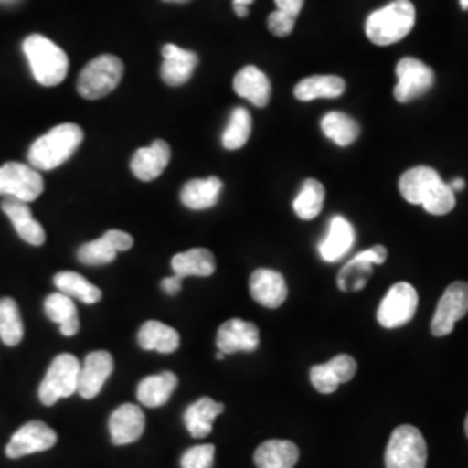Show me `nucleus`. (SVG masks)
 Listing matches in <instances>:
<instances>
[{"instance_id":"nucleus-1","label":"nucleus","mask_w":468,"mask_h":468,"mask_svg":"<svg viewBox=\"0 0 468 468\" xmlns=\"http://www.w3.org/2000/svg\"><path fill=\"white\" fill-rule=\"evenodd\" d=\"M402 198L411 205H421L432 216L450 214L454 205V191L441 176L431 167H415L406 170L399 179Z\"/></svg>"},{"instance_id":"nucleus-2","label":"nucleus","mask_w":468,"mask_h":468,"mask_svg":"<svg viewBox=\"0 0 468 468\" xmlns=\"http://www.w3.org/2000/svg\"><path fill=\"white\" fill-rule=\"evenodd\" d=\"M84 141V131L77 123H61L38 137L28 151L30 165L37 170H54L68 162Z\"/></svg>"},{"instance_id":"nucleus-3","label":"nucleus","mask_w":468,"mask_h":468,"mask_svg":"<svg viewBox=\"0 0 468 468\" xmlns=\"http://www.w3.org/2000/svg\"><path fill=\"white\" fill-rule=\"evenodd\" d=\"M417 11L410 0H394L367 19V37L375 46H392L415 27Z\"/></svg>"},{"instance_id":"nucleus-4","label":"nucleus","mask_w":468,"mask_h":468,"mask_svg":"<svg viewBox=\"0 0 468 468\" xmlns=\"http://www.w3.org/2000/svg\"><path fill=\"white\" fill-rule=\"evenodd\" d=\"M23 52L30 63L35 80L46 87L59 85L68 75L67 52L44 35H30L23 42Z\"/></svg>"},{"instance_id":"nucleus-5","label":"nucleus","mask_w":468,"mask_h":468,"mask_svg":"<svg viewBox=\"0 0 468 468\" xmlns=\"http://www.w3.org/2000/svg\"><path fill=\"white\" fill-rule=\"evenodd\" d=\"M123 77V63L117 56L104 54L80 71L77 90L85 100H101L112 94Z\"/></svg>"},{"instance_id":"nucleus-6","label":"nucleus","mask_w":468,"mask_h":468,"mask_svg":"<svg viewBox=\"0 0 468 468\" xmlns=\"http://www.w3.org/2000/svg\"><path fill=\"white\" fill-rule=\"evenodd\" d=\"M427 467V441L417 427L399 425L388 439L385 468Z\"/></svg>"},{"instance_id":"nucleus-7","label":"nucleus","mask_w":468,"mask_h":468,"mask_svg":"<svg viewBox=\"0 0 468 468\" xmlns=\"http://www.w3.org/2000/svg\"><path fill=\"white\" fill-rule=\"evenodd\" d=\"M80 363L73 354H59L50 363L49 369L38 387V399L46 406H52L59 399L69 398L77 392Z\"/></svg>"},{"instance_id":"nucleus-8","label":"nucleus","mask_w":468,"mask_h":468,"mask_svg":"<svg viewBox=\"0 0 468 468\" xmlns=\"http://www.w3.org/2000/svg\"><path fill=\"white\" fill-rule=\"evenodd\" d=\"M419 307V293L413 284L396 283L387 292L384 301L377 311V319L380 326L387 330L401 328L415 318Z\"/></svg>"},{"instance_id":"nucleus-9","label":"nucleus","mask_w":468,"mask_h":468,"mask_svg":"<svg viewBox=\"0 0 468 468\" xmlns=\"http://www.w3.org/2000/svg\"><path fill=\"white\" fill-rule=\"evenodd\" d=\"M44 191V179L37 168L17 162H7L0 167V195L30 203Z\"/></svg>"},{"instance_id":"nucleus-10","label":"nucleus","mask_w":468,"mask_h":468,"mask_svg":"<svg viewBox=\"0 0 468 468\" xmlns=\"http://www.w3.org/2000/svg\"><path fill=\"white\" fill-rule=\"evenodd\" d=\"M398 85L394 89V98L399 102H410L425 96L434 85V71L420 59L404 58L396 67Z\"/></svg>"},{"instance_id":"nucleus-11","label":"nucleus","mask_w":468,"mask_h":468,"mask_svg":"<svg viewBox=\"0 0 468 468\" xmlns=\"http://www.w3.org/2000/svg\"><path fill=\"white\" fill-rule=\"evenodd\" d=\"M468 313V283L454 282L439 299L431 332L434 336H446L454 330V324Z\"/></svg>"},{"instance_id":"nucleus-12","label":"nucleus","mask_w":468,"mask_h":468,"mask_svg":"<svg viewBox=\"0 0 468 468\" xmlns=\"http://www.w3.org/2000/svg\"><path fill=\"white\" fill-rule=\"evenodd\" d=\"M58 441V435L44 421H28L11 437L5 454L13 460L34 452H48Z\"/></svg>"},{"instance_id":"nucleus-13","label":"nucleus","mask_w":468,"mask_h":468,"mask_svg":"<svg viewBox=\"0 0 468 468\" xmlns=\"http://www.w3.org/2000/svg\"><path fill=\"white\" fill-rule=\"evenodd\" d=\"M356 371V359L349 354H338L332 361L311 368V384L319 394H334L340 384H346L354 378Z\"/></svg>"},{"instance_id":"nucleus-14","label":"nucleus","mask_w":468,"mask_h":468,"mask_svg":"<svg viewBox=\"0 0 468 468\" xmlns=\"http://www.w3.org/2000/svg\"><path fill=\"white\" fill-rule=\"evenodd\" d=\"M261 342V335L257 324L243 319H229L218 328V349L224 352L226 356L236 354V352L257 351Z\"/></svg>"},{"instance_id":"nucleus-15","label":"nucleus","mask_w":468,"mask_h":468,"mask_svg":"<svg viewBox=\"0 0 468 468\" xmlns=\"http://www.w3.org/2000/svg\"><path fill=\"white\" fill-rule=\"evenodd\" d=\"M113 371V357L106 351L90 352L79 375L77 392L84 399H94Z\"/></svg>"},{"instance_id":"nucleus-16","label":"nucleus","mask_w":468,"mask_h":468,"mask_svg":"<svg viewBox=\"0 0 468 468\" xmlns=\"http://www.w3.org/2000/svg\"><path fill=\"white\" fill-rule=\"evenodd\" d=\"M250 295L257 303L278 309L288 297V286L278 271L257 269L250 276Z\"/></svg>"},{"instance_id":"nucleus-17","label":"nucleus","mask_w":468,"mask_h":468,"mask_svg":"<svg viewBox=\"0 0 468 468\" xmlns=\"http://www.w3.org/2000/svg\"><path fill=\"white\" fill-rule=\"evenodd\" d=\"M146 427L144 413L135 404H122L110 417V435L115 446L135 442Z\"/></svg>"},{"instance_id":"nucleus-18","label":"nucleus","mask_w":468,"mask_h":468,"mask_svg":"<svg viewBox=\"0 0 468 468\" xmlns=\"http://www.w3.org/2000/svg\"><path fill=\"white\" fill-rule=\"evenodd\" d=\"M162 80L170 87H181L191 80L195 68L198 67V54L193 50L181 49L174 44H167L162 49Z\"/></svg>"},{"instance_id":"nucleus-19","label":"nucleus","mask_w":468,"mask_h":468,"mask_svg":"<svg viewBox=\"0 0 468 468\" xmlns=\"http://www.w3.org/2000/svg\"><path fill=\"white\" fill-rule=\"evenodd\" d=\"M170 154H172L170 146L162 139L154 141L151 146L139 148L131 160L133 174L139 181H144V183L158 179L167 168Z\"/></svg>"},{"instance_id":"nucleus-20","label":"nucleus","mask_w":468,"mask_h":468,"mask_svg":"<svg viewBox=\"0 0 468 468\" xmlns=\"http://www.w3.org/2000/svg\"><path fill=\"white\" fill-rule=\"evenodd\" d=\"M4 214L13 222L17 236L25 239L28 245L40 247L46 241V231L40 226V222L35 220L28 203L17 200V198H9L2 203Z\"/></svg>"},{"instance_id":"nucleus-21","label":"nucleus","mask_w":468,"mask_h":468,"mask_svg":"<svg viewBox=\"0 0 468 468\" xmlns=\"http://www.w3.org/2000/svg\"><path fill=\"white\" fill-rule=\"evenodd\" d=\"M234 90L239 98L264 108L271 100V82L264 71L257 67H245L234 77Z\"/></svg>"},{"instance_id":"nucleus-22","label":"nucleus","mask_w":468,"mask_h":468,"mask_svg":"<svg viewBox=\"0 0 468 468\" xmlns=\"http://www.w3.org/2000/svg\"><path fill=\"white\" fill-rule=\"evenodd\" d=\"M299 448L292 441L271 439L262 442L253 454L257 468H293L299 462Z\"/></svg>"},{"instance_id":"nucleus-23","label":"nucleus","mask_w":468,"mask_h":468,"mask_svg":"<svg viewBox=\"0 0 468 468\" xmlns=\"http://www.w3.org/2000/svg\"><path fill=\"white\" fill-rule=\"evenodd\" d=\"M354 239H356V234L351 222L347 218L336 216L330 222V231L326 234V238L319 245L321 259L326 262L340 261L347 251L351 250Z\"/></svg>"},{"instance_id":"nucleus-24","label":"nucleus","mask_w":468,"mask_h":468,"mask_svg":"<svg viewBox=\"0 0 468 468\" xmlns=\"http://www.w3.org/2000/svg\"><path fill=\"white\" fill-rule=\"evenodd\" d=\"M224 411V404L216 402L210 398H201L193 402L185 413V423L187 432L195 439H205L212 432L214 421Z\"/></svg>"},{"instance_id":"nucleus-25","label":"nucleus","mask_w":468,"mask_h":468,"mask_svg":"<svg viewBox=\"0 0 468 468\" xmlns=\"http://www.w3.org/2000/svg\"><path fill=\"white\" fill-rule=\"evenodd\" d=\"M137 342L144 351L172 354L179 349L181 338L172 326H167L160 321H146L137 334Z\"/></svg>"},{"instance_id":"nucleus-26","label":"nucleus","mask_w":468,"mask_h":468,"mask_svg":"<svg viewBox=\"0 0 468 468\" xmlns=\"http://www.w3.org/2000/svg\"><path fill=\"white\" fill-rule=\"evenodd\" d=\"M170 266L174 269V274L181 276L183 280L187 276L207 278L216 272V257L207 249H193L174 255Z\"/></svg>"},{"instance_id":"nucleus-27","label":"nucleus","mask_w":468,"mask_h":468,"mask_svg":"<svg viewBox=\"0 0 468 468\" xmlns=\"http://www.w3.org/2000/svg\"><path fill=\"white\" fill-rule=\"evenodd\" d=\"M46 314L52 323L59 324V332L65 336H73L79 334L80 330V321H79V311L77 305L71 297H68L65 293L58 292L52 293L44 303Z\"/></svg>"},{"instance_id":"nucleus-28","label":"nucleus","mask_w":468,"mask_h":468,"mask_svg":"<svg viewBox=\"0 0 468 468\" xmlns=\"http://www.w3.org/2000/svg\"><path fill=\"white\" fill-rule=\"evenodd\" d=\"M220 189H222V181L218 177L193 179L186 183L183 187L181 201L191 210H207L218 205Z\"/></svg>"},{"instance_id":"nucleus-29","label":"nucleus","mask_w":468,"mask_h":468,"mask_svg":"<svg viewBox=\"0 0 468 468\" xmlns=\"http://www.w3.org/2000/svg\"><path fill=\"white\" fill-rule=\"evenodd\" d=\"M346 92L344 79L336 75H313L295 85V98L299 101H314L319 98H338Z\"/></svg>"},{"instance_id":"nucleus-30","label":"nucleus","mask_w":468,"mask_h":468,"mask_svg":"<svg viewBox=\"0 0 468 468\" xmlns=\"http://www.w3.org/2000/svg\"><path fill=\"white\" fill-rule=\"evenodd\" d=\"M177 387V377L170 371H164L160 375H151L137 387V399L148 408L164 406L170 399Z\"/></svg>"},{"instance_id":"nucleus-31","label":"nucleus","mask_w":468,"mask_h":468,"mask_svg":"<svg viewBox=\"0 0 468 468\" xmlns=\"http://www.w3.org/2000/svg\"><path fill=\"white\" fill-rule=\"evenodd\" d=\"M323 134L332 139L336 146H349L359 137V123L354 118L340 113V112H330L321 120Z\"/></svg>"},{"instance_id":"nucleus-32","label":"nucleus","mask_w":468,"mask_h":468,"mask_svg":"<svg viewBox=\"0 0 468 468\" xmlns=\"http://www.w3.org/2000/svg\"><path fill=\"white\" fill-rule=\"evenodd\" d=\"M56 288L71 299H79L84 303H96L101 301V290L96 284L87 282L84 276L71 272V271H61L54 276Z\"/></svg>"},{"instance_id":"nucleus-33","label":"nucleus","mask_w":468,"mask_h":468,"mask_svg":"<svg viewBox=\"0 0 468 468\" xmlns=\"http://www.w3.org/2000/svg\"><path fill=\"white\" fill-rule=\"evenodd\" d=\"M324 205V186L316 179H307L302 185L301 193L293 201V210L302 220L318 218Z\"/></svg>"},{"instance_id":"nucleus-34","label":"nucleus","mask_w":468,"mask_h":468,"mask_svg":"<svg viewBox=\"0 0 468 468\" xmlns=\"http://www.w3.org/2000/svg\"><path fill=\"white\" fill-rule=\"evenodd\" d=\"M25 328L16 302L9 297L0 299V340L5 346H17L23 340Z\"/></svg>"},{"instance_id":"nucleus-35","label":"nucleus","mask_w":468,"mask_h":468,"mask_svg":"<svg viewBox=\"0 0 468 468\" xmlns=\"http://www.w3.org/2000/svg\"><path fill=\"white\" fill-rule=\"evenodd\" d=\"M251 134V117L247 108H234L228 127L222 134V146L226 150L243 148Z\"/></svg>"},{"instance_id":"nucleus-36","label":"nucleus","mask_w":468,"mask_h":468,"mask_svg":"<svg viewBox=\"0 0 468 468\" xmlns=\"http://www.w3.org/2000/svg\"><path fill=\"white\" fill-rule=\"evenodd\" d=\"M371 276H373V264L367 259L356 255L344 268L340 269L336 283L342 292H359L367 286Z\"/></svg>"},{"instance_id":"nucleus-37","label":"nucleus","mask_w":468,"mask_h":468,"mask_svg":"<svg viewBox=\"0 0 468 468\" xmlns=\"http://www.w3.org/2000/svg\"><path fill=\"white\" fill-rule=\"evenodd\" d=\"M117 245L113 243L112 236L106 233L101 236L100 239L89 241L79 249V261L85 266H104L115 261L117 257Z\"/></svg>"},{"instance_id":"nucleus-38","label":"nucleus","mask_w":468,"mask_h":468,"mask_svg":"<svg viewBox=\"0 0 468 468\" xmlns=\"http://www.w3.org/2000/svg\"><path fill=\"white\" fill-rule=\"evenodd\" d=\"M216 458V448L212 444L193 446L183 454L181 468H212Z\"/></svg>"},{"instance_id":"nucleus-39","label":"nucleus","mask_w":468,"mask_h":468,"mask_svg":"<svg viewBox=\"0 0 468 468\" xmlns=\"http://www.w3.org/2000/svg\"><path fill=\"white\" fill-rule=\"evenodd\" d=\"M295 19L297 17L290 16V15H286L283 11L276 9L274 13L269 15V30H271V34H274L276 37H288L295 28Z\"/></svg>"},{"instance_id":"nucleus-40","label":"nucleus","mask_w":468,"mask_h":468,"mask_svg":"<svg viewBox=\"0 0 468 468\" xmlns=\"http://www.w3.org/2000/svg\"><path fill=\"white\" fill-rule=\"evenodd\" d=\"M357 255L367 259L373 266H380V264H384L385 261H387V249H385L384 245H375L373 249L361 251Z\"/></svg>"},{"instance_id":"nucleus-41","label":"nucleus","mask_w":468,"mask_h":468,"mask_svg":"<svg viewBox=\"0 0 468 468\" xmlns=\"http://www.w3.org/2000/svg\"><path fill=\"white\" fill-rule=\"evenodd\" d=\"M278 5V11H283L290 16L297 17L303 7V0H274Z\"/></svg>"},{"instance_id":"nucleus-42","label":"nucleus","mask_w":468,"mask_h":468,"mask_svg":"<svg viewBox=\"0 0 468 468\" xmlns=\"http://www.w3.org/2000/svg\"><path fill=\"white\" fill-rule=\"evenodd\" d=\"M162 288H164V292L167 293V295H177L179 292H181V288H183V278L181 276H177V274H174V276H170V278H165L164 282H162Z\"/></svg>"},{"instance_id":"nucleus-43","label":"nucleus","mask_w":468,"mask_h":468,"mask_svg":"<svg viewBox=\"0 0 468 468\" xmlns=\"http://www.w3.org/2000/svg\"><path fill=\"white\" fill-rule=\"evenodd\" d=\"M253 0H233L234 13L239 17L249 16V5Z\"/></svg>"},{"instance_id":"nucleus-44","label":"nucleus","mask_w":468,"mask_h":468,"mask_svg":"<svg viewBox=\"0 0 468 468\" xmlns=\"http://www.w3.org/2000/svg\"><path fill=\"white\" fill-rule=\"evenodd\" d=\"M450 186H452V191H462L465 187V179L456 177V179H452V183Z\"/></svg>"},{"instance_id":"nucleus-45","label":"nucleus","mask_w":468,"mask_h":468,"mask_svg":"<svg viewBox=\"0 0 468 468\" xmlns=\"http://www.w3.org/2000/svg\"><path fill=\"white\" fill-rule=\"evenodd\" d=\"M460 4H462V9L468 11V0H460Z\"/></svg>"},{"instance_id":"nucleus-46","label":"nucleus","mask_w":468,"mask_h":468,"mask_svg":"<svg viewBox=\"0 0 468 468\" xmlns=\"http://www.w3.org/2000/svg\"><path fill=\"white\" fill-rule=\"evenodd\" d=\"M224 357H226V354H224V352L218 351V361H222V359H224Z\"/></svg>"},{"instance_id":"nucleus-47","label":"nucleus","mask_w":468,"mask_h":468,"mask_svg":"<svg viewBox=\"0 0 468 468\" xmlns=\"http://www.w3.org/2000/svg\"><path fill=\"white\" fill-rule=\"evenodd\" d=\"M164 2H176V4H183V2H187V0H164Z\"/></svg>"},{"instance_id":"nucleus-48","label":"nucleus","mask_w":468,"mask_h":468,"mask_svg":"<svg viewBox=\"0 0 468 468\" xmlns=\"http://www.w3.org/2000/svg\"><path fill=\"white\" fill-rule=\"evenodd\" d=\"M465 434H467V437H468V415H467V420H465Z\"/></svg>"}]
</instances>
